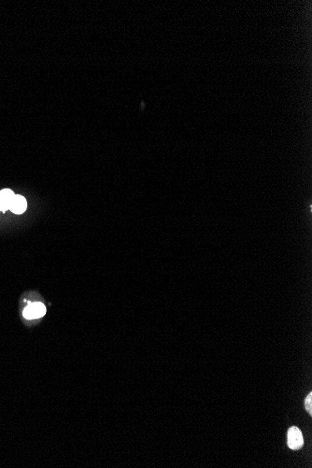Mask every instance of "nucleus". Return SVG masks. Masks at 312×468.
Listing matches in <instances>:
<instances>
[{"label": "nucleus", "mask_w": 312, "mask_h": 468, "mask_svg": "<svg viewBox=\"0 0 312 468\" xmlns=\"http://www.w3.org/2000/svg\"><path fill=\"white\" fill-rule=\"evenodd\" d=\"M305 407H306V410L309 411V413L312 415V393H310V394L307 396L306 400H305Z\"/></svg>", "instance_id": "5"}, {"label": "nucleus", "mask_w": 312, "mask_h": 468, "mask_svg": "<svg viewBox=\"0 0 312 468\" xmlns=\"http://www.w3.org/2000/svg\"><path fill=\"white\" fill-rule=\"evenodd\" d=\"M0 212H1V211H0Z\"/></svg>", "instance_id": "6"}, {"label": "nucleus", "mask_w": 312, "mask_h": 468, "mask_svg": "<svg viewBox=\"0 0 312 468\" xmlns=\"http://www.w3.org/2000/svg\"><path fill=\"white\" fill-rule=\"evenodd\" d=\"M45 313H46V308L40 302H34L32 304H29L28 306L23 311L24 317L28 320L41 318L42 316L45 315Z\"/></svg>", "instance_id": "1"}, {"label": "nucleus", "mask_w": 312, "mask_h": 468, "mask_svg": "<svg viewBox=\"0 0 312 468\" xmlns=\"http://www.w3.org/2000/svg\"><path fill=\"white\" fill-rule=\"evenodd\" d=\"M28 208L27 199L23 196L15 195L10 206V210L14 214H23Z\"/></svg>", "instance_id": "3"}, {"label": "nucleus", "mask_w": 312, "mask_h": 468, "mask_svg": "<svg viewBox=\"0 0 312 468\" xmlns=\"http://www.w3.org/2000/svg\"><path fill=\"white\" fill-rule=\"evenodd\" d=\"M15 194L10 189H3L0 191V211L6 212L10 210L11 202Z\"/></svg>", "instance_id": "4"}, {"label": "nucleus", "mask_w": 312, "mask_h": 468, "mask_svg": "<svg viewBox=\"0 0 312 468\" xmlns=\"http://www.w3.org/2000/svg\"><path fill=\"white\" fill-rule=\"evenodd\" d=\"M304 444L302 433L297 427H291L288 431V446L291 449H301Z\"/></svg>", "instance_id": "2"}]
</instances>
